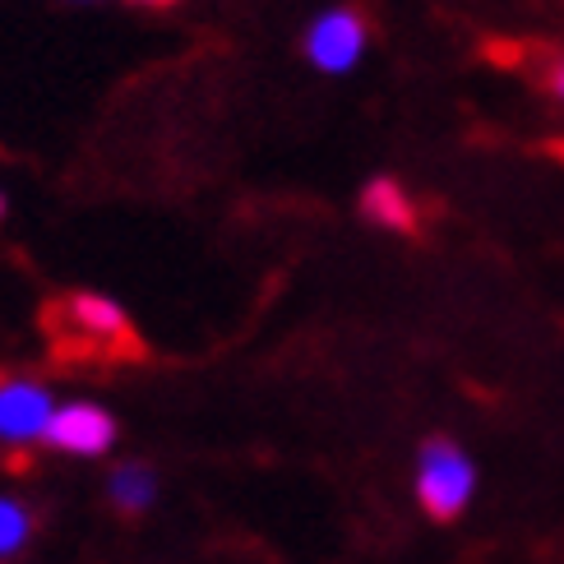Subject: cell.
<instances>
[{
	"label": "cell",
	"mask_w": 564,
	"mask_h": 564,
	"mask_svg": "<svg viewBox=\"0 0 564 564\" xmlns=\"http://www.w3.org/2000/svg\"><path fill=\"white\" fill-rule=\"evenodd\" d=\"M116 440H121V426H116V416L93 403V398H75V403H61L52 426H46V444L42 449L52 454H65V458H84V463H98L116 449Z\"/></svg>",
	"instance_id": "4"
},
{
	"label": "cell",
	"mask_w": 564,
	"mask_h": 564,
	"mask_svg": "<svg viewBox=\"0 0 564 564\" xmlns=\"http://www.w3.org/2000/svg\"><path fill=\"white\" fill-rule=\"evenodd\" d=\"M56 334H65L79 351H102V357H121L134 351V328L130 315L111 296L98 292H69L52 311Z\"/></svg>",
	"instance_id": "2"
},
{
	"label": "cell",
	"mask_w": 564,
	"mask_h": 564,
	"mask_svg": "<svg viewBox=\"0 0 564 564\" xmlns=\"http://www.w3.org/2000/svg\"><path fill=\"white\" fill-rule=\"evenodd\" d=\"M551 153H555V158L564 162V139H555V144H551Z\"/></svg>",
	"instance_id": "11"
},
{
	"label": "cell",
	"mask_w": 564,
	"mask_h": 564,
	"mask_svg": "<svg viewBox=\"0 0 564 564\" xmlns=\"http://www.w3.org/2000/svg\"><path fill=\"white\" fill-rule=\"evenodd\" d=\"M56 393L33 375H0V449L29 454L46 444V426L56 416Z\"/></svg>",
	"instance_id": "3"
},
{
	"label": "cell",
	"mask_w": 564,
	"mask_h": 564,
	"mask_svg": "<svg viewBox=\"0 0 564 564\" xmlns=\"http://www.w3.org/2000/svg\"><path fill=\"white\" fill-rule=\"evenodd\" d=\"M33 542H37V509L23 496H14V490H0V564L29 555Z\"/></svg>",
	"instance_id": "8"
},
{
	"label": "cell",
	"mask_w": 564,
	"mask_h": 564,
	"mask_svg": "<svg viewBox=\"0 0 564 564\" xmlns=\"http://www.w3.org/2000/svg\"><path fill=\"white\" fill-rule=\"evenodd\" d=\"M0 208H6V204H0Z\"/></svg>",
	"instance_id": "12"
},
{
	"label": "cell",
	"mask_w": 564,
	"mask_h": 564,
	"mask_svg": "<svg viewBox=\"0 0 564 564\" xmlns=\"http://www.w3.org/2000/svg\"><path fill=\"white\" fill-rule=\"evenodd\" d=\"M546 84H551L555 98H564V61H560V65H551V79H546Z\"/></svg>",
	"instance_id": "9"
},
{
	"label": "cell",
	"mask_w": 564,
	"mask_h": 564,
	"mask_svg": "<svg viewBox=\"0 0 564 564\" xmlns=\"http://www.w3.org/2000/svg\"><path fill=\"white\" fill-rule=\"evenodd\" d=\"M361 214L370 223L389 227V231H403V237H412V231H416V204L403 195V185L389 181V176H375L361 191Z\"/></svg>",
	"instance_id": "7"
},
{
	"label": "cell",
	"mask_w": 564,
	"mask_h": 564,
	"mask_svg": "<svg viewBox=\"0 0 564 564\" xmlns=\"http://www.w3.org/2000/svg\"><path fill=\"white\" fill-rule=\"evenodd\" d=\"M134 6H176V0H134Z\"/></svg>",
	"instance_id": "10"
},
{
	"label": "cell",
	"mask_w": 564,
	"mask_h": 564,
	"mask_svg": "<svg viewBox=\"0 0 564 564\" xmlns=\"http://www.w3.org/2000/svg\"><path fill=\"white\" fill-rule=\"evenodd\" d=\"M102 496L121 519H144V513H153L162 500V477L149 458H121V463L107 467Z\"/></svg>",
	"instance_id": "6"
},
{
	"label": "cell",
	"mask_w": 564,
	"mask_h": 564,
	"mask_svg": "<svg viewBox=\"0 0 564 564\" xmlns=\"http://www.w3.org/2000/svg\"><path fill=\"white\" fill-rule=\"evenodd\" d=\"M366 46V19L357 10H334L311 23V33H305V56H311L319 69L328 75H343V69L357 65Z\"/></svg>",
	"instance_id": "5"
},
{
	"label": "cell",
	"mask_w": 564,
	"mask_h": 564,
	"mask_svg": "<svg viewBox=\"0 0 564 564\" xmlns=\"http://www.w3.org/2000/svg\"><path fill=\"white\" fill-rule=\"evenodd\" d=\"M481 467L454 435H426L412 458V500L431 523H458L477 500Z\"/></svg>",
	"instance_id": "1"
}]
</instances>
